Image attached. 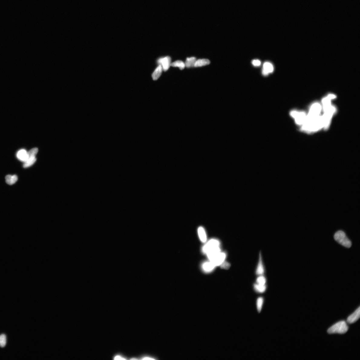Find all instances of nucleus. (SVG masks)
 <instances>
[{
  "label": "nucleus",
  "instance_id": "obj_18",
  "mask_svg": "<svg viewBox=\"0 0 360 360\" xmlns=\"http://www.w3.org/2000/svg\"><path fill=\"white\" fill-rule=\"evenodd\" d=\"M263 69L266 71L268 74L273 73L274 70L273 65L269 62H266L263 65Z\"/></svg>",
  "mask_w": 360,
  "mask_h": 360
},
{
  "label": "nucleus",
  "instance_id": "obj_9",
  "mask_svg": "<svg viewBox=\"0 0 360 360\" xmlns=\"http://www.w3.org/2000/svg\"><path fill=\"white\" fill-rule=\"evenodd\" d=\"M171 58L169 56L160 58L158 61V63L161 65L163 70L165 71L169 70L171 66Z\"/></svg>",
  "mask_w": 360,
  "mask_h": 360
},
{
  "label": "nucleus",
  "instance_id": "obj_21",
  "mask_svg": "<svg viewBox=\"0 0 360 360\" xmlns=\"http://www.w3.org/2000/svg\"><path fill=\"white\" fill-rule=\"evenodd\" d=\"M266 285H261L258 284H255L254 285V289L257 291V292L260 293H263L264 292L266 289Z\"/></svg>",
  "mask_w": 360,
  "mask_h": 360
},
{
  "label": "nucleus",
  "instance_id": "obj_13",
  "mask_svg": "<svg viewBox=\"0 0 360 360\" xmlns=\"http://www.w3.org/2000/svg\"><path fill=\"white\" fill-rule=\"evenodd\" d=\"M198 234L199 238L202 243H206L207 240V235L203 227H200L198 228Z\"/></svg>",
  "mask_w": 360,
  "mask_h": 360
},
{
  "label": "nucleus",
  "instance_id": "obj_10",
  "mask_svg": "<svg viewBox=\"0 0 360 360\" xmlns=\"http://www.w3.org/2000/svg\"><path fill=\"white\" fill-rule=\"evenodd\" d=\"M360 316V307H358L355 311L350 316L347 320V322L349 324L355 323L358 320Z\"/></svg>",
  "mask_w": 360,
  "mask_h": 360
},
{
  "label": "nucleus",
  "instance_id": "obj_4",
  "mask_svg": "<svg viewBox=\"0 0 360 360\" xmlns=\"http://www.w3.org/2000/svg\"><path fill=\"white\" fill-rule=\"evenodd\" d=\"M335 240L340 244L347 248L352 246V242L346 237L344 232L342 231H337L334 235Z\"/></svg>",
  "mask_w": 360,
  "mask_h": 360
},
{
  "label": "nucleus",
  "instance_id": "obj_8",
  "mask_svg": "<svg viewBox=\"0 0 360 360\" xmlns=\"http://www.w3.org/2000/svg\"><path fill=\"white\" fill-rule=\"evenodd\" d=\"M227 254L224 252H221L219 253L213 259L210 261L213 263L215 266L217 267L220 266L225 261Z\"/></svg>",
  "mask_w": 360,
  "mask_h": 360
},
{
  "label": "nucleus",
  "instance_id": "obj_16",
  "mask_svg": "<svg viewBox=\"0 0 360 360\" xmlns=\"http://www.w3.org/2000/svg\"><path fill=\"white\" fill-rule=\"evenodd\" d=\"M210 64V61L207 59H202L196 60L195 65V67L205 66Z\"/></svg>",
  "mask_w": 360,
  "mask_h": 360
},
{
  "label": "nucleus",
  "instance_id": "obj_26",
  "mask_svg": "<svg viewBox=\"0 0 360 360\" xmlns=\"http://www.w3.org/2000/svg\"><path fill=\"white\" fill-rule=\"evenodd\" d=\"M139 359L142 360H155V359L152 356L148 355H144L141 356Z\"/></svg>",
  "mask_w": 360,
  "mask_h": 360
},
{
  "label": "nucleus",
  "instance_id": "obj_25",
  "mask_svg": "<svg viewBox=\"0 0 360 360\" xmlns=\"http://www.w3.org/2000/svg\"><path fill=\"white\" fill-rule=\"evenodd\" d=\"M113 359L114 360H126L127 358L125 356L120 354H117L114 356Z\"/></svg>",
  "mask_w": 360,
  "mask_h": 360
},
{
  "label": "nucleus",
  "instance_id": "obj_28",
  "mask_svg": "<svg viewBox=\"0 0 360 360\" xmlns=\"http://www.w3.org/2000/svg\"><path fill=\"white\" fill-rule=\"evenodd\" d=\"M221 267L222 268H224V269H227L230 267V264L224 261L221 265Z\"/></svg>",
  "mask_w": 360,
  "mask_h": 360
},
{
  "label": "nucleus",
  "instance_id": "obj_5",
  "mask_svg": "<svg viewBox=\"0 0 360 360\" xmlns=\"http://www.w3.org/2000/svg\"><path fill=\"white\" fill-rule=\"evenodd\" d=\"M38 152V149L37 148L32 149L28 152V157L26 161L24 162V168H28L34 164L37 160L36 156Z\"/></svg>",
  "mask_w": 360,
  "mask_h": 360
},
{
  "label": "nucleus",
  "instance_id": "obj_7",
  "mask_svg": "<svg viewBox=\"0 0 360 360\" xmlns=\"http://www.w3.org/2000/svg\"><path fill=\"white\" fill-rule=\"evenodd\" d=\"M290 115L295 119L296 124L302 126L305 123L307 116L306 114L304 112H299L294 110L291 112Z\"/></svg>",
  "mask_w": 360,
  "mask_h": 360
},
{
  "label": "nucleus",
  "instance_id": "obj_23",
  "mask_svg": "<svg viewBox=\"0 0 360 360\" xmlns=\"http://www.w3.org/2000/svg\"><path fill=\"white\" fill-rule=\"evenodd\" d=\"M257 284L261 285H266L265 284L266 283V278L263 276H260L257 280Z\"/></svg>",
  "mask_w": 360,
  "mask_h": 360
},
{
  "label": "nucleus",
  "instance_id": "obj_29",
  "mask_svg": "<svg viewBox=\"0 0 360 360\" xmlns=\"http://www.w3.org/2000/svg\"><path fill=\"white\" fill-rule=\"evenodd\" d=\"M328 97L331 100L334 99L336 98V96L333 94H329Z\"/></svg>",
  "mask_w": 360,
  "mask_h": 360
},
{
  "label": "nucleus",
  "instance_id": "obj_15",
  "mask_svg": "<svg viewBox=\"0 0 360 360\" xmlns=\"http://www.w3.org/2000/svg\"><path fill=\"white\" fill-rule=\"evenodd\" d=\"M18 177L16 175H8L5 177L6 183L8 185H14L18 181Z\"/></svg>",
  "mask_w": 360,
  "mask_h": 360
},
{
  "label": "nucleus",
  "instance_id": "obj_12",
  "mask_svg": "<svg viewBox=\"0 0 360 360\" xmlns=\"http://www.w3.org/2000/svg\"><path fill=\"white\" fill-rule=\"evenodd\" d=\"M215 265L211 262H205L202 265V268L205 272L210 273L213 270L215 267Z\"/></svg>",
  "mask_w": 360,
  "mask_h": 360
},
{
  "label": "nucleus",
  "instance_id": "obj_17",
  "mask_svg": "<svg viewBox=\"0 0 360 360\" xmlns=\"http://www.w3.org/2000/svg\"><path fill=\"white\" fill-rule=\"evenodd\" d=\"M196 61V58L194 57L187 58L185 64V67L188 68L194 67Z\"/></svg>",
  "mask_w": 360,
  "mask_h": 360
},
{
  "label": "nucleus",
  "instance_id": "obj_19",
  "mask_svg": "<svg viewBox=\"0 0 360 360\" xmlns=\"http://www.w3.org/2000/svg\"><path fill=\"white\" fill-rule=\"evenodd\" d=\"M264 273V268L262 261L261 257H260L259 263H258L257 270L256 273L258 275H263Z\"/></svg>",
  "mask_w": 360,
  "mask_h": 360
},
{
  "label": "nucleus",
  "instance_id": "obj_20",
  "mask_svg": "<svg viewBox=\"0 0 360 360\" xmlns=\"http://www.w3.org/2000/svg\"><path fill=\"white\" fill-rule=\"evenodd\" d=\"M171 66L174 67H178L181 70L184 69L185 67V63L181 61H177L173 62L171 63Z\"/></svg>",
  "mask_w": 360,
  "mask_h": 360
},
{
  "label": "nucleus",
  "instance_id": "obj_6",
  "mask_svg": "<svg viewBox=\"0 0 360 360\" xmlns=\"http://www.w3.org/2000/svg\"><path fill=\"white\" fill-rule=\"evenodd\" d=\"M221 247L220 242L216 239H212L208 241L202 248V251L205 254L215 249Z\"/></svg>",
  "mask_w": 360,
  "mask_h": 360
},
{
  "label": "nucleus",
  "instance_id": "obj_22",
  "mask_svg": "<svg viewBox=\"0 0 360 360\" xmlns=\"http://www.w3.org/2000/svg\"><path fill=\"white\" fill-rule=\"evenodd\" d=\"M263 302V297H259L257 299V308L258 312H260L262 307Z\"/></svg>",
  "mask_w": 360,
  "mask_h": 360
},
{
  "label": "nucleus",
  "instance_id": "obj_11",
  "mask_svg": "<svg viewBox=\"0 0 360 360\" xmlns=\"http://www.w3.org/2000/svg\"><path fill=\"white\" fill-rule=\"evenodd\" d=\"M16 156L18 160L24 162L28 158V152L25 149H21L16 154Z\"/></svg>",
  "mask_w": 360,
  "mask_h": 360
},
{
  "label": "nucleus",
  "instance_id": "obj_1",
  "mask_svg": "<svg viewBox=\"0 0 360 360\" xmlns=\"http://www.w3.org/2000/svg\"><path fill=\"white\" fill-rule=\"evenodd\" d=\"M331 100L328 97L323 98L322 101L324 114L322 116L324 127L325 129L328 128L332 118L336 112V108L332 105Z\"/></svg>",
  "mask_w": 360,
  "mask_h": 360
},
{
  "label": "nucleus",
  "instance_id": "obj_24",
  "mask_svg": "<svg viewBox=\"0 0 360 360\" xmlns=\"http://www.w3.org/2000/svg\"><path fill=\"white\" fill-rule=\"evenodd\" d=\"M6 342V338L5 335L2 334L0 335V346L4 348L5 346Z\"/></svg>",
  "mask_w": 360,
  "mask_h": 360
},
{
  "label": "nucleus",
  "instance_id": "obj_27",
  "mask_svg": "<svg viewBox=\"0 0 360 360\" xmlns=\"http://www.w3.org/2000/svg\"><path fill=\"white\" fill-rule=\"evenodd\" d=\"M252 63L255 67L260 66L261 64L260 61L258 60H254L252 61Z\"/></svg>",
  "mask_w": 360,
  "mask_h": 360
},
{
  "label": "nucleus",
  "instance_id": "obj_14",
  "mask_svg": "<svg viewBox=\"0 0 360 360\" xmlns=\"http://www.w3.org/2000/svg\"><path fill=\"white\" fill-rule=\"evenodd\" d=\"M163 70L162 68L161 65L159 64L154 71L152 74V77L153 80H156L158 79L162 74Z\"/></svg>",
  "mask_w": 360,
  "mask_h": 360
},
{
  "label": "nucleus",
  "instance_id": "obj_2",
  "mask_svg": "<svg viewBox=\"0 0 360 360\" xmlns=\"http://www.w3.org/2000/svg\"><path fill=\"white\" fill-rule=\"evenodd\" d=\"M322 109V106L319 103H316L313 104L310 108L305 122L303 124L311 122L320 116Z\"/></svg>",
  "mask_w": 360,
  "mask_h": 360
},
{
  "label": "nucleus",
  "instance_id": "obj_3",
  "mask_svg": "<svg viewBox=\"0 0 360 360\" xmlns=\"http://www.w3.org/2000/svg\"><path fill=\"white\" fill-rule=\"evenodd\" d=\"M348 329L347 324L345 321H342L330 327L328 330V332L330 334L335 333L343 334L347 332Z\"/></svg>",
  "mask_w": 360,
  "mask_h": 360
}]
</instances>
